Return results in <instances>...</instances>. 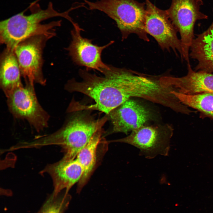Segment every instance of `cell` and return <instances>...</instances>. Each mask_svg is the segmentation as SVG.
Segmentation results:
<instances>
[{
	"instance_id": "2",
	"label": "cell",
	"mask_w": 213,
	"mask_h": 213,
	"mask_svg": "<svg viewBox=\"0 0 213 213\" xmlns=\"http://www.w3.org/2000/svg\"><path fill=\"white\" fill-rule=\"evenodd\" d=\"M78 111L59 130L30 142V147L58 145L64 152V156L75 159L78 152L95 135L104 130V126L108 119L107 115L96 119L85 110Z\"/></svg>"
},
{
	"instance_id": "12",
	"label": "cell",
	"mask_w": 213,
	"mask_h": 213,
	"mask_svg": "<svg viewBox=\"0 0 213 213\" xmlns=\"http://www.w3.org/2000/svg\"><path fill=\"white\" fill-rule=\"evenodd\" d=\"M83 169L76 159H70L64 156L59 161L48 164L41 173H47L52 178L55 193L65 189L68 191L80 180Z\"/></svg>"
},
{
	"instance_id": "16",
	"label": "cell",
	"mask_w": 213,
	"mask_h": 213,
	"mask_svg": "<svg viewBox=\"0 0 213 213\" xmlns=\"http://www.w3.org/2000/svg\"><path fill=\"white\" fill-rule=\"evenodd\" d=\"M104 130L95 135L78 152L76 159L81 166L83 175L78 183L77 193H79L86 184L93 171L96 162L98 146L103 139Z\"/></svg>"
},
{
	"instance_id": "10",
	"label": "cell",
	"mask_w": 213,
	"mask_h": 213,
	"mask_svg": "<svg viewBox=\"0 0 213 213\" xmlns=\"http://www.w3.org/2000/svg\"><path fill=\"white\" fill-rule=\"evenodd\" d=\"M83 29L74 28L71 31L72 40L69 46L66 48L73 62L78 66L84 67L89 71L94 70L102 73L104 69L109 68V65L102 60L103 51L112 44L111 41L107 44L99 46L93 44L92 40L84 38L81 35Z\"/></svg>"
},
{
	"instance_id": "17",
	"label": "cell",
	"mask_w": 213,
	"mask_h": 213,
	"mask_svg": "<svg viewBox=\"0 0 213 213\" xmlns=\"http://www.w3.org/2000/svg\"><path fill=\"white\" fill-rule=\"evenodd\" d=\"M174 93L183 104L199 112L201 118L208 117L213 120V93L190 95L175 91Z\"/></svg>"
},
{
	"instance_id": "11",
	"label": "cell",
	"mask_w": 213,
	"mask_h": 213,
	"mask_svg": "<svg viewBox=\"0 0 213 213\" xmlns=\"http://www.w3.org/2000/svg\"><path fill=\"white\" fill-rule=\"evenodd\" d=\"M106 115L112 125V133L127 135L144 125L150 117L149 111L132 99L123 102Z\"/></svg>"
},
{
	"instance_id": "5",
	"label": "cell",
	"mask_w": 213,
	"mask_h": 213,
	"mask_svg": "<svg viewBox=\"0 0 213 213\" xmlns=\"http://www.w3.org/2000/svg\"><path fill=\"white\" fill-rule=\"evenodd\" d=\"M56 35L54 32L35 35L20 42L15 47L14 51L21 76L25 82L45 84L43 72V50L47 41Z\"/></svg>"
},
{
	"instance_id": "4",
	"label": "cell",
	"mask_w": 213,
	"mask_h": 213,
	"mask_svg": "<svg viewBox=\"0 0 213 213\" xmlns=\"http://www.w3.org/2000/svg\"><path fill=\"white\" fill-rule=\"evenodd\" d=\"M84 3L88 9L102 11L114 20L122 40L134 34L144 41H149L144 28L146 8L143 4L134 0H85Z\"/></svg>"
},
{
	"instance_id": "18",
	"label": "cell",
	"mask_w": 213,
	"mask_h": 213,
	"mask_svg": "<svg viewBox=\"0 0 213 213\" xmlns=\"http://www.w3.org/2000/svg\"><path fill=\"white\" fill-rule=\"evenodd\" d=\"M62 191L57 194L53 192L36 213H64L68 207L71 196L65 190Z\"/></svg>"
},
{
	"instance_id": "9",
	"label": "cell",
	"mask_w": 213,
	"mask_h": 213,
	"mask_svg": "<svg viewBox=\"0 0 213 213\" xmlns=\"http://www.w3.org/2000/svg\"><path fill=\"white\" fill-rule=\"evenodd\" d=\"M172 133L143 125L131 132L127 136L111 141L132 145L140 150V155L152 159L159 155H168Z\"/></svg>"
},
{
	"instance_id": "13",
	"label": "cell",
	"mask_w": 213,
	"mask_h": 213,
	"mask_svg": "<svg viewBox=\"0 0 213 213\" xmlns=\"http://www.w3.org/2000/svg\"><path fill=\"white\" fill-rule=\"evenodd\" d=\"M187 75L180 77L166 76L168 83L181 93L194 95L204 93H213V74L194 70L187 64Z\"/></svg>"
},
{
	"instance_id": "7",
	"label": "cell",
	"mask_w": 213,
	"mask_h": 213,
	"mask_svg": "<svg viewBox=\"0 0 213 213\" xmlns=\"http://www.w3.org/2000/svg\"><path fill=\"white\" fill-rule=\"evenodd\" d=\"M7 96L10 111L14 117L25 119L38 131L47 127L49 116L39 103L34 85L25 82Z\"/></svg>"
},
{
	"instance_id": "1",
	"label": "cell",
	"mask_w": 213,
	"mask_h": 213,
	"mask_svg": "<svg viewBox=\"0 0 213 213\" xmlns=\"http://www.w3.org/2000/svg\"><path fill=\"white\" fill-rule=\"evenodd\" d=\"M101 73L103 75L99 76L81 69L79 71L80 81L73 78L66 83L65 88L68 91L83 93L95 101L90 105L78 104V110H97L107 115L126 101L128 70L109 65V68Z\"/></svg>"
},
{
	"instance_id": "6",
	"label": "cell",
	"mask_w": 213,
	"mask_h": 213,
	"mask_svg": "<svg viewBox=\"0 0 213 213\" xmlns=\"http://www.w3.org/2000/svg\"><path fill=\"white\" fill-rule=\"evenodd\" d=\"M202 0H172L170 8L166 10L173 25L179 33L182 46V59L190 62L189 51L194 38V30L196 22L206 19L208 16L200 8Z\"/></svg>"
},
{
	"instance_id": "8",
	"label": "cell",
	"mask_w": 213,
	"mask_h": 213,
	"mask_svg": "<svg viewBox=\"0 0 213 213\" xmlns=\"http://www.w3.org/2000/svg\"><path fill=\"white\" fill-rule=\"evenodd\" d=\"M146 5L145 30L152 36L161 48L168 51L172 50L182 56L180 39L178 32L170 20L166 10L160 9L149 0H145Z\"/></svg>"
},
{
	"instance_id": "14",
	"label": "cell",
	"mask_w": 213,
	"mask_h": 213,
	"mask_svg": "<svg viewBox=\"0 0 213 213\" xmlns=\"http://www.w3.org/2000/svg\"><path fill=\"white\" fill-rule=\"evenodd\" d=\"M190 50L189 57L197 62L195 71L213 73V21L206 30L194 38Z\"/></svg>"
},
{
	"instance_id": "15",
	"label": "cell",
	"mask_w": 213,
	"mask_h": 213,
	"mask_svg": "<svg viewBox=\"0 0 213 213\" xmlns=\"http://www.w3.org/2000/svg\"><path fill=\"white\" fill-rule=\"evenodd\" d=\"M21 76L14 50L6 47L0 57V84L6 97L15 88L22 85Z\"/></svg>"
},
{
	"instance_id": "3",
	"label": "cell",
	"mask_w": 213,
	"mask_h": 213,
	"mask_svg": "<svg viewBox=\"0 0 213 213\" xmlns=\"http://www.w3.org/2000/svg\"><path fill=\"white\" fill-rule=\"evenodd\" d=\"M70 9L59 12L50 3L45 9H38L29 15L21 12L1 21L0 23V43L6 47L14 50L20 42L32 36L55 32L54 28L61 25V20L47 24L41 22L55 17L64 18L70 22L72 19L69 15Z\"/></svg>"
}]
</instances>
